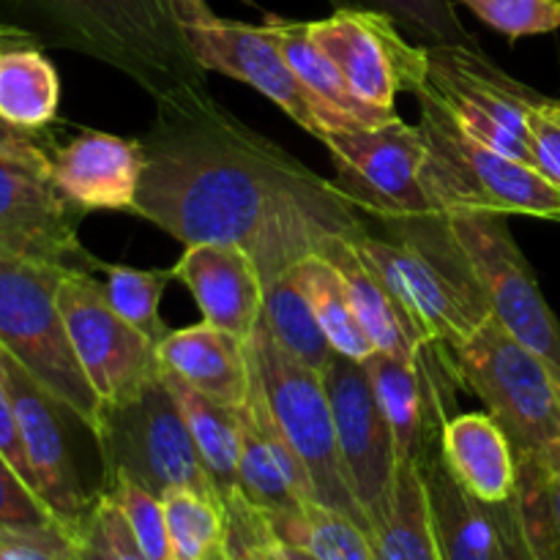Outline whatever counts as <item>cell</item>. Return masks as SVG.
Segmentation results:
<instances>
[{
	"instance_id": "cell-1",
	"label": "cell",
	"mask_w": 560,
	"mask_h": 560,
	"mask_svg": "<svg viewBox=\"0 0 560 560\" xmlns=\"http://www.w3.org/2000/svg\"><path fill=\"white\" fill-rule=\"evenodd\" d=\"M135 217L184 246H241L262 288L331 235L355 238L366 213L304 162L224 109L211 91L156 104Z\"/></svg>"
},
{
	"instance_id": "cell-2",
	"label": "cell",
	"mask_w": 560,
	"mask_h": 560,
	"mask_svg": "<svg viewBox=\"0 0 560 560\" xmlns=\"http://www.w3.org/2000/svg\"><path fill=\"white\" fill-rule=\"evenodd\" d=\"M31 16L36 36L91 55L142 88L153 104L208 93L173 0H5Z\"/></svg>"
},
{
	"instance_id": "cell-3",
	"label": "cell",
	"mask_w": 560,
	"mask_h": 560,
	"mask_svg": "<svg viewBox=\"0 0 560 560\" xmlns=\"http://www.w3.org/2000/svg\"><path fill=\"white\" fill-rule=\"evenodd\" d=\"M388 235L372 228L353 246L388 284L427 342L454 348L492 317L490 299L443 213L386 219Z\"/></svg>"
},
{
	"instance_id": "cell-4",
	"label": "cell",
	"mask_w": 560,
	"mask_h": 560,
	"mask_svg": "<svg viewBox=\"0 0 560 560\" xmlns=\"http://www.w3.org/2000/svg\"><path fill=\"white\" fill-rule=\"evenodd\" d=\"M419 129L427 142L424 189L443 217L492 213L560 222V186L530 164L492 151L421 91Z\"/></svg>"
},
{
	"instance_id": "cell-5",
	"label": "cell",
	"mask_w": 560,
	"mask_h": 560,
	"mask_svg": "<svg viewBox=\"0 0 560 560\" xmlns=\"http://www.w3.org/2000/svg\"><path fill=\"white\" fill-rule=\"evenodd\" d=\"M63 271L49 262L0 255V348L96 438L104 405L66 331L58 304Z\"/></svg>"
},
{
	"instance_id": "cell-6",
	"label": "cell",
	"mask_w": 560,
	"mask_h": 560,
	"mask_svg": "<svg viewBox=\"0 0 560 560\" xmlns=\"http://www.w3.org/2000/svg\"><path fill=\"white\" fill-rule=\"evenodd\" d=\"M454 375L501 424L514 454L560 452V375L495 317L448 348Z\"/></svg>"
},
{
	"instance_id": "cell-7",
	"label": "cell",
	"mask_w": 560,
	"mask_h": 560,
	"mask_svg": "<svg viewBox=\"0 0 560 560\" xmlns=\"http://www.w3.org/2000/svg\"><path fill=\"white\" fill-rule=\"evenodd\" d=\"M246 353H249L252 381L260 388L282 435L288 438L290 446L304 463L312 487H315L317 503L348 514L370 534V523H366L364 512H361L359 501L348 485V476H345L331 399H328L323 372L312 370V366L301 364L293 355L284 353L273 342L262 320L246 342Z\"/></svg>"
},
{
	"instance_id": "cell-8",
	"label": "cell",
	"mask_w": 560,
	"mask_h": 560,
	"mask_svg": "<svg viewBox=\"0 0 560 560\" xmlns=\"http://www.w3.org/2000/svg\"><path fill=\"white\" fill-rule=\"evenodd\" d=\"M93 441L102 452L104 479L129 476L159 498L170 490H195L222 501L162 375L137 397L104 408Z\"/></svg>"
},
{
	"instance_id": "cell-9",
	"label": "cell",
	"mask_w": 560,
	"mask_h": 560,
	"mask_svg": "<svg viewBox=\"0 0 560 560\" xmlns=\"http://www.w3.org/2000/svg\"><path fill=\"white\" fill-rule=\"evenodd\" d=\"M427 60L424 93L457 120L459 129L492 151L536 167L528 113L539 93L509 77L481 47H427Z\"/></svg>"
},
{
	"instance_id": "cell-10",
	"label": "cell",
	"mask_w": 560,
	"mask_h": 560,
	"mask_svg": "<svg viewBox=\"0 0 560 560\" xmlns=\"http://www.w3.org/2000/svg\"><path fill=\"white\" fill-rule=\"evenodd\" d=\"M337 167V186L370 219L438 213L424 189L427 142L419 126L394 118L383 126L328 131L320 137Z\"/></svg>"
},
{
	"instance_id": "cell-11",
	"label": "cell",
	"mask_w": 560,
	"mask_h": 560,
	"mask_svg": "<svg viewBox=\"0 0 560 560\" xmlns=\"http://www.w3.org/2000/svg\"><path fill=\"white\" fill-rule=\"evenodd\" d=\"M58 304L77 361L104 408L126 402L159 381L156 342L107 304L96 273L66 268Z\"/></svg>"
},
{
	"instance_id": "cell-12",
	"label": "cell",
	"mask_w": 560,
	"mask_h": 560,
	"mask_svg": "<svg viewBox=\"0 0 560 560\" xmlns=\"http://www.w3.org/2000/svg\"><path fill=\"white\" fill-rule=\"evenodd\" d=\"M173 5L186 44L202 69L246 82L271 98L312 137L323 135V120L315 102L290 69L288 58L266 25H246L213 14L206 0H173Z\"/></svg>"
},
{
	"instance_id": "cell-13",
	"label": "cell",
	"mask_w": 560,
	"mask_h": 560,
	"mask_svg": "<svg viewBox=\"0 0 560 560\" xmlns=\"http://www.w3.org/2000/svg\"><path fill=\"white\" fill-rule=\"evenodd\" d=\"M490 299L492 317L517 342L534 350L560 375V320L547 304L528 257L514 241L506 217H448Z\"/></svg>"
},
{
	"instance_id": "cell-14",
	"label": "cell",
	"mask_w": 560,
	"mask_h": 560,
	"mask_svg": "<svg viewBox=\"0 0 560 560\" xmlns=\"http://www.w3.org/2000/svg\"><path fill=\"white\" fill-rule=\"evenodd\" d=\"M306 31L372 107L397 113L399 93L419 96L427 88V47L410 42L386 14L337 9L326 20L306 22Z\"/></svg>"
},
{
	"instance_id": "cell-15",
	"label": "cell",
	"mask_w": 560,
	"mask_h": 560,
	"mask_svg": "<svg viewBox=\"0 0 560 560\" xmlns=\"http://www.w3.org/2000/svg\"><path fill=\"white\" fill-rule=\"evenodd\" d=\"M82 217L49 173L0 159V255L98 273L102 260L80 241Z\"/></svg>"
},
{
	"instance_id": "cell-16",
	"label": "cell",
	"mask_w": 560,
	"mask_h": 560,
	"mask_svg": "<svg viewBox=\"0 0 560 560\" xmlns=\"http://www.w3.org/2000/svg\"><path fill=\"white\" fill-rule=\"evenodd\" d=\"M0 375L14 402L22 448L31 465L33 490L52 512V517L63 525V530L74 536L93 495H85L80 474H77L74 452L66 432V416L71 413L3 348H0Z\"/></svg>"
},
{
	"instance_id": "cell-17",
	"label": "cell",
	"mask_w": 560,
	"mask_h": 560,
	"mask_svg": "<svg viewBox=\"0 0 560 560\" xmlns=\"http://www.w3.org/2000/svg\"><path fill=\"white\" fill-rule=\"evenodd\" d=\"M323 381L331 399L345 476L370 523L372 514L386 501L397 476L399 457L392 427L383 416L364 361L337 353L331 366L323 372Z\"/></svg>"
},
{
	"instance_id": "cell-18",
	"label": "cell",
	"mask_w": 560,
	"mask_h": 560,
	"mask_svg": "<svg viewBox=\"0 0 560 560\" xmlns=\"http://www.w3.org/2000/svg\"><path fill=\"white\" fill-rule=\"evenodd\" d=\"M238 492L262 517L299 512L317 501L310 474L273 421L260 388L238 408Z\"/></svg>"
},
{
	"instance_id": "cell-19",
	"label": "cell",
	"mask_w": 560,
	"mask_h": 560,
	"mask_svg": "<svg viewBox=\"0 0 560 560\" xmlns=\"http://www.w3.org/2000/svg\"><path fill=\"white\" fill-rule=\"evenodd\" d=\"M145 151L140 140L85 129L52 151L49 178L82 211H135Z\"/></svg>"
},
{
	"instance_id": "cell-20",
	"label": "cell",
	"mask_w": 560,
	"mask_h": 560,
	"mask_svg": "<svg viewBox=\"0 0 560 560\" xmlns=\"http://www.w3.org/2000/svg\"><path fill=\"white\" fill-rule=\"evenodd\" d=\"M173 277L195 295L206 323L249 342L260 326L266 288L255 260L241 246H186Z\"/></svg>"
},
{
	"instance_id": "cell-21",
	"label": "cell",
	"mask_w": 560,
	"mask_h": 560,
	"mask_svg": "<svg viewBox=\"0 0 560 560\" xmlns=\"http://www.w3.org/2000/svg\"><path fill=\"white\" fill-rule=\"evenodd\" d=\"M427 345L416 361L394 359L388 353H372L364 361L377 402L392 427L397 457L419 465L435 452L441 427L446 424L443 397L427 366Z\"/></svg>"
},
{
	"instance_id": "cell-22",
	"label": "cell",
	"mask_w": 560,
	"mask_h": 560,
	"mask_svg": "<svg viewBox=\"0 0 560 560\" xmlns=\"http://www.w3.org/2000/svg\"><path fill=\"white\" fill-rule=\"evenodd\" d=\"M162 372L175 375L217 402L241 408L252 394V366L244 339L211 326L195 323L170 331L156 345Z\"/></svg>"
},
{
	"instance_id": "cell-23",
	"label": "cell",
	"mask_w": 560,
	"mask_h": 560,
	"mask_svg": "<svg viewBox=\"0 0 560 560\" xmlns=\"http://www.w3.org/2000/svg\"><path fill=\"white\" fill-rule=\"evenodd\" d=\"M317 255L326 257L337 268L350 306L355 312V320L372 339L375 353H388L405 361L419 359L421 348L427 345L424 334L419 331L413 317L405 312L397 295L388 290V284L355 252L353 241L345 238V235H331V238L323 241Z\"/></svg>"
},
{
	"instance_id": "cell-24",
	"label": "cell",
	"mask_w": 560,
	"mask_h": 560,
	"mask_svg": "<svg viewBox=\"0 0 560 560\" xmlns=\"http://www.w3.org/2000/svg\"><path fill=\"white\" fill-rule=\"evenodd\" d=\"M271 36L277 38L279 49L288 58L290 69L306 88V93L315 102L317 115L323 120V135L328 131H345V129H361V126H383L388 120L397 118V113L388 109H377L372 104L361 102L342 77V71L334 66V60L312 42L306 22L282 20V16H271L266 22ZM320 135V137H323ZM317 137V140H320Z\"/></svg>"
},
{
	"instance_id": "cell-25",
	"label": "cell",
	"mask_w": 560,
	"mask_h": 560,
	"mask_svg": "<svg viewBox=\"0 0 560 560\" xmlns=\"http://www.w3.org/2000/svg\"><path fill=\"white\" fill-rule=\"evenodd\" d=\"M438 452L454 479L481 503H503L517 487V454L490 413H459L446 419Z\"/></svg>"
},
{
	"instance_id": "cell-26",
	"label": "cell",
	"mask_w": 560,
	"mask_h": 560,
	"mask_svg": "<svg viewBox=\"0 0 560 560\" xmlns=\"http://www.w3.org/2000/svg\"><path fill=\"white\" fill-rule=\"evenodd\" d=\"M375 560H443L419 463L399 459L386 501L370 517Z\"/></svg>"
},
{
	"instance_id": "cell-27",
	"label": "cell",
	"mask_w": 560,
	"mask_h": 560,
	"mask_svg": "<svg viewBox=\"0 0 560 560\" xmlns=\"http://www.w3.org/2000/svg\"><path fill=\"white\" fill-rule=\"evenodd\" d=\"M432 525L443 560H495V528L490 512L452 476L441 452L421 463Z\"/></svg>"
},
{
	"instance_id": "cell-28",
	"label": "cell",
	"mask_w": 560,
	"mask_h": 560,
	"mask_svg": "<svg viewBox=\"0 0 560 560\" xmlns=\"http://www.w3.org/2000/svg\"><path fill=\"white\" fill-rule=\"evenodd\" d=\"M170 394L184 413L202 465L211 476L222 503L238 495V408L217 402L175 375L162 372Z\"/></svg>"
},
{
	"instance_id": "cell-29",
	"label": "cell",
	"mask_w": 560,
	"mask_h": 560,
	"mask_svg": "<svg viewBox=\"0 0 560 560\" xmlns=\"http://www.w3.org/2000/svg\"><path fill=\"white\" fill-rule=\"evenodd\" d=\"M60 77L38 44L0 52V118L27 131H47L58 118Z\"/></svg>"
},
{
	"instance_id": "cell-30",
	"label": "cell",
	"mask_w": 560,
	"mask_h": 560,
	"mask_svg": "<svg viewBox=\"0 0 560 560\" xmlns=\"http://www.w3.org/2000/svg\"><path fill=\"white\" fill-rule=\"evenodd\" d=\"M260 320L273 337V342L301 364L326 372L331 361L337 359V350L331 348L328 337L323 334L310 299H306L304 290L299 288L290 271L266 284Z\"/></svg>"
},
{
	"instance_id": "cell-31",
	"label": "cell",
	"mask_w": 560,
	"mask_h": 560,
	"mask_svg": "<svg viewBox=\"0 0 560 560\" xmlns=\"http://www.w3.org/2000/svg\"><path fill=\"white\" fill-rule=\"evenodd\" d=\"M290 273H293L299 288L304 290V295L310 299L312 312H315L317 323H320L323 334L328 337L331 348L337 350L339 355H348V359H370V355L375 353V345H372V339L366 337L364 328L355 320V312L353 306H350L337 268L315 252V255L295 262V266L290 268Z\"/></svg>"
},
{
	"instance_id": "cell-32",
	"label": "cell",
	"mask_w": 560,
	"mask_h": 560,
	"mask_svg": "<svg viewBox=\"0 0 560 560\" xmlns=\"http://www.w3.org/2000/svg\"><path fill=\"white\" fill-rule=\"evenodd\" d=\"M273 539L306 550L317 560H375L370 534L348 514L312 501L299 512L262 517Z\"/></svg>"
},
{
	"instance_id": "cell-33",
	"label": "cell",
	"mask_w": 560,
	"mask_h": 560,
	"mask_svg": "<svg viewBox=\"0 0 560 560\" xmlns=\"http://www.w3.org/2000/svg\"><path fill=\"white\" fill-rule=\"evenodd\" d=\"M514 501L539 560H560V452L517 457Z\"/></svg>"
},
{
	"instance_id": "cell-34",
	"label": "cell",
	"mask_w": 560,
	"mask_h": 560,
	"mask_svg": "<svg viewBox=\"0 0 560 560\" xmlns=\"http://www.w3.org/2000/svg\"><path fill=\"white\" fill-rule=\"evenodd\" d=\"M167 520L170 558L173 560H211L224 545L228 512L217 498L195 490H170L162 495Z\"/></svg>"
},
{
	"instance_id": "cell-35",
	"label": "cell",
	"mask_w": 560,
	"mask_h": 560,
	"mask_svg": "<svg viewBox=\"0 0 560 560\" xmlns=\"http://www.w3.org/2000/svg\"><path fill=\"white\" fill-rule=\"evenodd\" d=\"M102 273V288L107 295V304L124 317L126 323L151 337L153 342H162L170 334L167 323L159 315V304L173 282V268H131V266H115V262H102L98 266Z\"/></svg>"
},
{
	"instance_id": "cell-36",
	"label": "cell",
	"mask_w": 560,
	"mask_h": 560,
	"mask_svg": "<svg viewBox=\"0 0 560 560\" xmlns=\"http://www.w3.org/2000/svg\"><path fill=\"white\" fill-rule=\"evenodd\" d=\"M337 9L377 11L397 22L399 31L416 44L424 47H443V44H463L479 47L463 20L457 16L454 0H328Z\"/></svg>"
},
{
	"instance_id": "cell-37",
	"label": "cell",
	"mask_w": 560,
	"mask_h": 560,
	"mask_svg": "<svg viewBox=\"0 0 560 560\" xmlns=\"http://www.w3.org/2000/svg\"><path fill=\"white\" fill-rule=\"evenodd\" d=\"M74 545L80 560H148L126 517L104 490L93 495L74 534Z\"/></svg>"
},
{
	"instance_id": "cell-38",
	"label": "cell",
	"mask_w": 560,
	"mask_h": 560,
	"mask_svg": "<svg viewBox=\"0 0 560 560\" xmlns=\"http://www.w3.org/2000/svg\"><path fill=\"white\" fill-rule=\"evenodd\" d=\"M102 490L120 509L148 560H173L170 558V536L162 498L131 481L129 476H109V479H104Z\"/></svg>"
},
{
	"instance_id": "cell-39",
	"label": "cell",
	"mask_w": 560,
	"mask_h": 560,
	"mask_svg": "<svg viewBox=\"0 0 560 560\" xmlns=\"http://www.w3.org/2000/svg\"><path fill=\"white\" fill-rule=\"evenodd\" d=\"M485 25L517 42L560 31V0H459Z\"/></svg>"
},
{
	"instance_id": "cell-40",
	"label": "cell",
	"mask_w": 560,
	"mask_h": 560,
	"mask_svg": "<svg viewBox=\"0 0 560 560\" xmlns=\"http://www.w3.org/2000/svg\"><path fill=\"white\" fill-rule=\"evenodd\" d=\"M0 528L63 530V525L52 517L42 498L27 487V481L16 474L3 454H0Z\"/></svg>"
},
{
	"instance_id": "cell-41",
	"label": "cell",
	"mask_w": 560,
	"mask_h": 560,
	"mask_svg": "<svg viewBox=\"0 0 560 560\" xmlns=\"http://www.w3.org/2000/svg\"><path fill=\"white\" fill-rule=\"evenodd\" d=\"M224 512H228V530H224L222 550L228 560H277L266 520L241 498V492L224 503Z\"/></svg>"
},
{
	"instance_id": "cell-42",
	"label": "cell",
	"mask_w": 560,
	"mask_h": 560,
	"mask_svg": "<svg viewBox=\"0 0 560 560\" xmlns=\"http://www.w3.org/2000/svg\"><path fill=\"white\" fill-rule=\"evenodd\" d=\"M0 560H80L66 530L0 528Z\"/></svg>"
},
{
	"instance_id": "cell-43",
	"label": "cell",
	"mask_w": 560,
	"mask_h": 560,
	"mask_svg": "<svg viewBox=\"0 0 560 560\" xmlns=\"http://www.w3.org/2000/svg\"><path fill=\"white\" fill-rule=\"evenodd\" d=\"M528 120L536 170L560 186V102L539 96L530 104Z\"/></svg>"
},
{
	"instance_id": "cell-44",
	"label": "cell",
	"mask_w": 560,
	"mask_h": 560,
	"mask_svg": "<svg viewBox=\"0 0 560 560\" xmlns=\"http://www.w3.org/2000/svg\"><path fill=\"white\" fill-rule=\"evenodd\" d=\"M485 506L490 512L492 528H495V560H539L528 534H525L514 495L503 503H485Z\"/></svg>"
},
{
	"instance_id": "cell-45",
	"label": "cell",
	"mask_w": 560,
	"mask_h": 560,
	"mask_svg": "<svg viewBox=\"0 0 560 560\" xmlns=\"http://www.w3.org/2000/svg\"><path fill=\"white\" fill-rule=\"evenodd\" d=\"M55 148L58 145H52L44 131L20 129V126L0 118V159H11V162H22L27 167L49 173Z\"/></svg>"
},
{
	"instance_id": "cell-46",
	"label": "cell",
	"mask_w": 560,
	"mask_h": 560,
	"mask_svg": "<svg viewBox=\"0 0 560 560\" xmlns=\"http://www.w3.org/2000/svg\"><path fill=\"white\" fill-rule=\"evenodd\" d=\"M0 454L14 465L16 474H20L22 479L27 481V487L33 490L31 465H27L25 448H22L20 427H16V416H14V402H11V394H9V386H5L3 375H0Z\"/></svg>"
},
{
	"instance_id": "cell-47",
	"label": "cell",
	"mask_w": 560,
	"mask_h": 560,
	"mask_svg": "<svg viewBox=\"0 0 560 560\" xmlns=\"http://www.w3.org/2000/svg\"><path fill=\"white\" fill-rule=\"evenodd\" d=\"M25 44H42V38L16 22L0 20V52L9 47H25Z\"/></svg>"
},
{
	"instance_id": "cell-48",
	"label": "cell",
	"mask_w": 560,
	"mask_h": 560,
	"mask_svg": "<svg viewBox=\"0 0 560 560\" xmlns=\"http://www.w3.org/2000/svg\"><path fill=\"white\" fill-rule=\"evenodd\" d=\"M271 550H273V558H277V560H317L315 556H310V552H306V550H299V547L282 545V541L273 539V534H271Z\"/></svg>"
},
{
	"instance_id": "cell-49",
	"label": "cell",
	"mask_w": 560,
	"mask_h": 560,
	"mask_svg": "<svg viewBox=\"0 0 560 560\" xmlns=\"http://www.w3.org/2000/svg\"><path fill=\"white\" fill-rule=\"evenodd\" d=\"M211 560H228V556H224V550H222V547H219V550H217V552H213V556H211Z\"/></svg>"
}]
</instances>
